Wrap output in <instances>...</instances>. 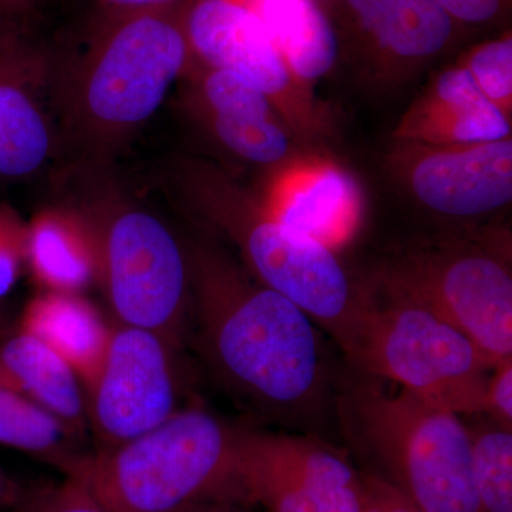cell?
Masks as SVG:
<instances>
[{
    "label": "cell",
    "instance_id": "cell-1",
    "mask_svg": "<svg viewBox=\"0 0 512 512\" xmlns=\"http://www.w3.org/2000/svg\"><path fill=\"white\" fill-rule=\"evenodd\" d=\"M202 355L232 393L275 419L322 412L328 369L316 323L220 248L184 239Z\"/></svg>",
    "mask_w": 512,
    "mask_h": 512
},
{
    "label": "cell",
    "instance_id": "cell-2",
    "mask_svg": "<svg viewBox=\"0 0 512 512\" xmlns=\"http://www.w3.org/2000/svg\"><path fill=\"white\" fill-rule=\"evenodd\" d=\"M183 6L110 8L76 55L50 56V103L73 168H110L187 72Z\"/></svg>",
    "mask_w": 512,
    "mask_h": 512
},
{
    "label": "cell",
    "instance_id": "cell-3",
    "mask_svg": "<svg viewBox=\"0 0 512 512\" xmlns=\"http://www.w3.org/2000/svg\"><path fill=\"white\" fill-rule=\"evenodd\" d=\"M161 185L191 217L237 248L252 278L299 306L352 355L369 292L353 284L335 249L276 220L261 198L207 161L175 158Z\"/></svg>",
    "mask_w": 512,
    "mask_h": 512
},
{
    "label": "cell",
    "instance_id": "cell-4",
    "mask_svg": "<svg viewBox=\"0 0 512 512\" xmlns=\"http://www.w3.org/2000/svg\"><path fill=\"white\" fill-rule=\"evenodd\" d=\"M73 205L92 229L99 278L120 325L151 330L175 348L191 312L190 268L184 239L163 218L128 197L110 168H73Z\"/></svg>",
    "mask_w": 512,
    "mask_h": 512
},
{
    "label": "cell",
    "instance_id": "cell-5",
    "mask_svg": "<svg viewBox=\"0 0 512 512\" xmlns=\"http://www.w3.org/2000/svg\"><path fill=\"white\" fill-rule=\"evenodd\" d=\"M237 427L180 409L143 436L84 454L72 473L109 512H180L235 494Z\"/></svg>",
    "mask_w": 512,
    "mask_h": 512
},
{
    "label": "cell",
    "instance_id": "cell-6",
    "mask_svg": "<svg viewBox=\"0 0 512 512\" xmlns=\"http://www.w3.org/2000/svg\"><path fill=\"white\" fill-rule=\"evenodd\" d=\"M350 362L461 417L484 413L493 365L451 323L404 296L376 288Z\"/></svg>",
    "mask_w": 512,
    "mask_h": 512
},
{
    "label": "cell",
    "instance_id": "cell-7",
    "mask_svg": "<svg viewBox=\"0 0 512 512\" xmlns=\"http://www.w3.org/2000/svg\"><path fill=\"white\" fill-rule=\"evenodd\" d=\"M353 410L363 443L384 478L424 512H481L471 439L461 416L407 390L356 386Z\"/></svg>",
    "mask_w": 512,
    "mask_h": 512
},
{
    "label": "cell",
    "instance_id": "cell-8",
    "mask_svg": "<svg viewBox=\"0 0 512 512\" xmlns=\"http://www.w3.org/2000/svg\"><path fill=\"white\" fill-rule=\"evenodd\" d=\"M376 288L419 303L473 340L495 366L512 357V274L505 241L461 239L384 266Z\"/></svg>",
    "mask_w": 512,
    "mask_h": 512
},
{
    "label": "cell",
    "instance_id": "cell-9",
    "mask_svg": "<svg viewBox=\"0 0 512 512\" xmlns=\"http://www.w3.org/2000/svg\"><path fill=\"white\" fill-rule=\"evenodd\" d=\"M235 494L265 512H360L365 487L362 471L322 441L239 429Z\"/></svg>",
    "mask_w": 512,
    "mask_h": 512
},
{
    "label": "cell",
    "instance_id": "cell-10",
    "mask_svg": "<svg viewBox=\"0 0 512 512\" xmlns=\"http://www.w3.org/2000/svg\"><path fill=\"white\" fill-rule=\"evenodd\" d=\"M177 349L151 330L113 326L99 375L86 392L99 448L137 439L180 410Z\"/></svg>",
    "mask_w": 512,
    "mask_h": 512
},
{
    "label": "cell",
    "instance_id": "cell-11",
    "mask_svg": "<svg viewBox=\"0 0 512 512\" xmlns=\"http://www.w3.org/2000/svg\"><path fill=\"white\" fill-rule=\"evenodd\" d=\"M191 60L238 74L262 90L276 111L298 127L311 126L308 101L251 0H187L183 6Z\"/></svg>",
    "mask_w": 512,
    "mask_h": 512
},
{
    "label": "cell",
    "instance_id": "cell-12",
    "mask_svg": "<svg viewBox=\"0 0 512 512\" xmlns=\"http://www.w3.org/2000/svg\"><path fill=\"white\" fill-rule=\"evenodd\" d=\"M396 165L414 200L451 220H477L512 200V138L485 143H400Z\"/></svg>",
    "mask_w": 512,
    "mask_h": 512
},
{
    "label": "cell",
    "instance_id": "cell-13",
    "mask_svg": "<svg viewBox=\"0 0 512 512\" xmlns=\"http://www.w3.org/2000/svg\"><path fill=\"white\" fill-rule=\"evenodd\" d=\"M62 157L50 55L22 42L0 55V181H25Z\"/></svg>",
    "mask_w": 512,
    "mask_h": 512
},
{
    "label": "cell",
    "instance_id": "cell-14",
    "mask_svg": "<svg viewBox=\"0 0 512 512\" xmlns=\"http://www.w3.org/2000/svg\"><path fill=\"white\" fill-rule=\"evenodd\" d=\"M259 198L276 220L335 251L355 234L362 212V194L355 178L325 160L286 165Z\"/></svg>",
    "mask_w": 512,
    "mask_h": 512
},
{
    "label": "cell",
    "instance_id": "cell-15",
    "mask_svg": "<svg viewBox=\"0 0 512 512\" xmlns=\"http://www.w3.org/2000/svg\"><path fill=\"white\" fill-rule=\"evenodd\" d=\"M192 99L212 134L229 153L259 165H278L291 153V138L279 121L274 103L255 84L238 74L187 69Z\"/></svg>",
    "mask_w": 512,
    "mask_h": 512
},
{
    "label": "cell",
    "instance_id": "cell-16",
    "mask_svg": "<svg viewBox=\"0 0 512 512\" xmlns=\"http://www.w3.org/2000/svg\"><path fill=\"white\" fill-rule=\"evenodd\" d=\"M511 116L491 103L464 66L440 73L403 114L394 138L399 143H485L511 137Z\"/></svg>",
    "mask_w": 512,
    "mask_h": 512
},
{
    "label": "cell",
    "instance_id": "cell-17",
    "mask_svg": "<svg viewBox=\"0 0 512 512\" xmlns=\"http://www.w3.org/2000/svg\"><path fill=\"white\" fill-rule=\"evenodd\" d=\"M19 330L62 357L87 392L103 365L113 326L82 293L45 291L25 306Z\"/></svg>",
    "mask_w": 512,
    "mask_h": 512
},
{
    "label": "cell",
    "instance_id": "cell-18",
    "mask_svg": "<svg viewBox=\"0 0 512 512\" xmlns=\"http://www.w3.org/2000/svg\"><path fill=\"white\" fill-rule=\"evenodd\" d=\"M26 264L45 291L82 293L97 284L96 242L73 205H50L26 224Z\"/></svg>",
    "mask_w": 512,
    "mask_h": 512
},
{
    "label": "cell",
    "instance_id": "cell-19",
    "mask_svg": "<svg viewBox=\"0 0 512 512\" xmlns=\"http://www.w3.org/2000/svg\"><path fill=\"white\" fill-rule=\"evenodd\" d=\"M0 387L39 404L80 440L89 429L79 377L62 357L22 330L0 342Z\"/></svg>",
    "mask_w": 512,
    "mask_h": 512
},
{
    "label": "cell",
    "instance_id": "cell-20",
    "mask_svg": "<svg viewBox=\"0 0 512 512\" xmlns=\"http://www.w3.org/2000/svg\"><path fill=\"white\" fill-rule=\"evenodd\" d=\"M299 86L322 79L338 59V37L313 0H251Z\"/></svg>",
    "mask_w": 512,
    "mask_h": 512
},
{
    "label": "cell",
    "instance_id": "cell-21",
    "mask_svg": "<svg viewBox=\"0 0 512 512\" xmlns=\"http://www.w3.org/2000/svg\"><path fill=\"white\" fill-rule=\"evenodd\" d=\"M380 47L400 59L437 55L453 33V19L434 0H346Z\"/></svg>",
    "mask_w": 512,
    "mask_h": 512
},
{
    "label": "cell",
    "instance_id": "cell-22",
    "mask_svg": "<svg viewBox=\"0 0 512 512\" xmlns=\"http://www.w3.org/2000/svg\"><path fill=\"white\" fill-rule=\"evenodd\" d=\"M79 437L39 404L0 387V444L45 461L69 476L84 454Z\"/></svg>",
    "mask_w": 512,
    "mask_h": 512
},
{
    "label": "cell",
    "instance_id": "cell-23",
    "mask_svg": "<svg viewBox=\"0 0 512 512\" xmlns=\"http://www.w3.org/2000/svg\"><path fill=\"white\" fill-rule=\"evenodd\" d=\"M466 421L481 512H512V430L484 414Z\"/></svg>",
    "mask_w": 512,
    "mask_h": 512
},
{
    "label": "cell",
    "instance_id": "cell-24",
    "mask_svg": "<svg viewBox=\"0 0 512 512\" xmlns=\"http://www.w3.org/2000/svg\"><path fill=\"white\" fill-rule=\"evenodd\" d=\"M464 67L473 76L478 89L498 109L511 116L512 111V39L504 36L484 43L471 52Z\"/></svg>",
    "mask_w": 512,
    "mask_h": 512
},
{
    "label": "cell",
    "instance_id": "cell-25",
    "mask_svg": "<svg viewBox=\"0 0 512 512\" xmlns=\"http://www.w3.org/2000/svg\"><path fill=\"white\" fill-rule=\"evenodd\" d=\"M5 512H109L79 480L25 488L18 503Z\"/></svg>",
    "mask_w": 512,
    "mask_h": 512
},
{
    "label": "cell",
    "instance_id": "cell-26",
    "mask_svg": "<svg viewBox=\"0 0 512 512\" xmlns=\"http://www.w3.org/2000/svg\"><path fill=\"white\" fill-rule=\"evenodd\" d=\"M26 264V224L0 208V299L8 295Z\"/></svg>",
    "mask_w": 512,
    "mask_h": 512
},
{
    "label": "cell",
    "instance_id": "cell-27",
    "mask_svg": "<svg viewBox=\"0 0 512 512\" xmlns=\"http://www.w3.org/2000/svg\"><path fill=\"white\" fill-rule=\"evenodd\" d=\"M484 416L512 430V357L497 363L488 376Z\"/></svg>",
    "mask_w": 512,
    "mask_h": 512
},
{
    "label": "cell",
    "instance_id": "cell-28",
    "mask_svg": "<svg viewBox=\"0 0 512 512\" xmlns=\"http://www.w3.org/2000/svg\"><path fill=\"white\" fill-rule=\"evenodd\" d=\"M362 478L365 498L360 512H424L386 478L363 471Z\"/></svg>",
    "mask_w": 512,
    "mask_h": 512
},
{
    "label": "cell",
    "instance_id": "cell-29",
    "mask_svg": "<svg viewBox=\"0 0 512 512\" xmlns=\"http://www.w3.org/2000/svg\"><path fill=\"white\" fill-rule=\"evenodd\" d=\"M451 19L484 23L495 18L503 0H434Z\"/></svg>",
    "mask_w": 512,
    "mask_h": 512
},
{
    "label": "cell",
    "instance_id": "cell-30",
    "mask_svg": "<svg viewBox=\"0 0 512 512\" xmlns=\"http://www.w3.org/2000/svg\"><path fill=\"white\" fill-rule=\"evenodd\" d=\"M23 491H25V488L16 483L0 468V512L8 511L9 508L18 503Z\"/></svg>",
    "mask_w": 512,
    "mask_h": 512
},
{
    "label": "cell",
    "instance_id": "cell-31",
    "mask_svg": "<svg viewBox=\"0 0 512 512\" xmlns=\"http://www.w3.org/2000/svg\"><path fill=\"white\" fill-rule=\"evenodd\" d=\"M248 505L238 503L229 498H217V500L202 501L180 512H248Z\"/></svg>",
    "mask_w": 512,
    "mask_h": 512
},
{
    "label": "cell",
    "instance_id": "cell-32",
    "mask_svg": "<svg viewBox=\"0 0 512 512\" xmlns=\"http://www.w3.org/2000/svg\"><path fill=\"white\" fill-rule=\"evenodd\" d=\"M110 8L148 9L184 5L187 0H103Z\"/></svg>",
    "mask_w": 512,
    "mask_h": 512
},
{
    "label": "cell",
    "instance_id": "cell-33",
    "mask_svg": "<svg viewBox=\"0 0 512 512\" xmlns=\"http://www.w3.org/2000/svg\"><path fill=\"white\" fill-rule=\"evenodd\" d=\"M19 40L20 35L15 26L0 20V55H3L9 47L18 43Z\"/></svg>",
    "mask_w": 512,
    "mask_h": 512
},
{
    "label": "cell",
    "instance_id": "cell-34",
    "mask_svg": "<svg viewBox=\"0 0 512 512\" xmlns=\"http://www.w3.org/2000/svg\"><path fill=\"white\" fill-rule=\"evenodd\" d=\"M26 2V0H0V5H16V3Z\"/></svg>",
    "mask_w": 512,
    "mask_h": 512
}]
</instances>
